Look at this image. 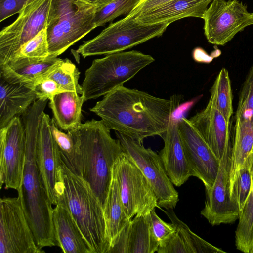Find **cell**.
<instances>
[{"label":"cell","mask_w":253,"mask_h":253,"mask_svg":"<svg viewBox=\"0 0 253 253\" xmlns=\"http://www.w3.org/2000/svg\"><path fill=\"white\" fill-rule=\"evenodd\" d=\"M103 96L90 111L110 130L142 143L149 137H163L179 104L124 85Z\"/></svg>","instance_id":"obj_1"},{"label":"cell","mask_w":253,"mask_h":253,"mask_svg":"<svg viewBox=\"0 0 253 253\" xmlns=\"http://www.w3.org/2000/svg\"><path fill=\"white\" fill-rule=\"evenodd\" d=\"M47 100L38 99L22 114L26 156L22 184L17 191L38 247L58 246L53 222L52 204L38 167L36 151L40 115Z\"/></svg>","instance_id":"obj_2"},{"label":"cell","mask_w":253,"mask_h":253,"mask_svg":"<svg viewBox=\"0 0 253 253\" xmlns=\"http://www.w3.org/2000/svg\"><path fill=\"white\" fill-rule=\"evenodd\" d=\"M110 130L101 120L92 119L67 131L80 155L82 177L89 183L103 208L114 165L123 152L119 140L111 136Z\"/></svg>","instance_id":"obj_3"},{"label":"cell","mask_w":253,"mask_h":253,"mask_svg":"<svg viewBox=\"0 0 253 253\" xmlns=\"http://www.w3.org/2000/svg\"><path fill=\"white\" fill-rule=\"evenodd\" d=\"M58 201L64 202L88 245L91 253H109V240L103 207L89 183L61 162Z\"/></svg>","instance_id":"obj_4"},{"label":"cell","mask_w":253,"mask_h":253,"mask_svg":"<svg viewBox=\"0 0 253 253\" xmlns=\"http://www.w3.org/2000/svg\"><path fill=\"white\" fill-rule=\"evenodd\" d=\"M97 9L85 0H51L46 27L49 56L57 57L96 28Z\"/></svg>","instance_id":"obj_5"},{"label":"cell","mask_w":253,"mask_h":253,"mask_svg":"<svg viewBox=\"0 0 253 253\" xmlns=\"http://www.w3.org/2000/svg\"><path fill=\"white\" fill-rule=\"evenodd\" d=\"M154 61L152 56L136 50L112 53L94 59L86 70L81 85L84 101L104 96L124 85Z\"/></svg>","instance_id":"obj_6"},{"label":"cell","mask_w":253,"mask_h":253,"mask_svg":"<svg viewBox=\"0 0 253 253\" xmlns=\"http://www.w3.org/2000/svg\"><path fill=\"white\" fill-rule=\"evenodd\" d=\"M169 24L142 23L126 15L110 24L76 50L84 58L123 51L163 35Z\"/></svg>","instance_id":"obj_7"},{"label":"cell","mask_w":253,"mask_h":253,"mask_svg":"<svg viewBox=\"0 0 253 253\" xmlns=\"http://www.w3.org/2000/svg\"><path fill=\"white\" fill-rule=\"evenodd\" d=\"M113 169L118 183L123 206L128 218L145 215L160 208L155 194L140 169L123 151Z\"/></svg>","instance_id":"obj_8"},{"label":"cell","mask_w":253,"mask_h":253,"mask_svg":"<svg viewBox=\"0 0 253 253\" xmlns=\"http://www.w3.org/2000/svg\"><path fill=\"white\" fill-rule=\"evenodd\" d=\"M123 151L140 169L155 194L160 208H174L179 201L178 193L168 177L159 154L143 143L115 132Z\"/></svg>","instance_id":"obj_9"},{"label":"cell","mask_w":253,"mask_h":253,"mask_svg":"<svg viewBox=\"0 0 253 253\" xmlns=\"http://www.w3.org/2000/svg\"><path fill=\"white\" fill-rule=\"evenodd\" d=\"M51 0H29L17 19L0 32V65L11 60L19 49L46 28Z\"/></svg>","instance_id":"obj_10"},{"label":"cell","mask_w":253,"mask_h":253,"mask_svg":"<svg viewBox=\"0 0 253 253\" xmlns=\"http://www.w3.org/2000/svg\"><path fill=\"white\" fill-rule=\"evenodd\" d=\"M36 242L20 196L0 200V253H42Z\"/></svg>","instance_id":"obj_11"},{"label":"cell","mask_w":253,"mask_h":253,"mask_svg":"<svg viewBox=\"0 0 253 253\" xmlns=\"http://www.w3.org/2000/svg\"><path fill=\"white\" fill-rule=\"evenodd\" d=\"M205 36L211 44L224 45L252 24V13L238 0H213L203 19Z\"/></svg>","instance_id":"obj_12"},{"label":"cell","mask_w":253,"mask_h":253,"mask_svg":"<svg viewBox=\"0 0 253 253\" xmlns=\"http://www.w3.org/2000/svg\"><path fill=\"white\" fill-rule=\"evenodd\" d=\"M26 156L22 120L14 117L0 129V187L18 191L21 186Z\"/></svg>","instance_id":"obj_13"},{"label":"cell","mask_w":253,"mask_h":253,"mask_svg":"<svg viewBox=\"0 0 253 253\" xmlns=\"http://www.w3.org/2000/svg\"><path fill=\"white\" fill-rule=\"evenodd\" d=\"M231 154L232 149L224 153L212 186L205 188L206 201L201 214L212 226L233 223L240 217L239 208L230 195Z\"/></svg>","instance_id":"obj_14"},{"label":"cell","mask_w":253,"mask_h":253,"mask_svg":"<svg viewBox=\"0 0 253 253\" xmlns=\"http://www.w3.org/2000/svg\"><path fill=\"white\" fill-rule=\"evenodd\" d=\"M178 130L183 146L194 176L200 179L205 188L212 186L219 168L215 155L189 119H178Z\"/></svg>","instance_id":"obj_15"},{"label":"cell","mask_w":253,"mask_h":253,"mask_svg":"<svg viewBox=\"0 0 253 253\" xmlns=\"http://www.w3.org/2000/svg\"><path fill=\"white\" fill-rule=\"evenodd\" d=\"M49 116L43 111L39 121L37 135L36 161L48 198L52 205L58 202L57 189L61 160L51 129Z\"/></svg>","instance_id":"obj_16"},{"label":"cell","mask_w":253,"mask_h":253,"mask_svg":"<svg viewBox=\"0 0 253 253\" xmlns=\"http://www.w3.org/2000/svg\"><path fill=\"white\" fill-rule=\"evenodd\" d=\"M206 107L191 117L189 121L215 155L220 160L224 153L232 148L230 122L218 110L214 92Z\"/></svg>","instance_id":"obj_17"},{"label":"cell","mask_w":253,"mask_h":253,"mask_svg":"<svg viewBox=\"0 0 253 253\" xmlns=\"http://www.w3.org/2000/svg\"><path fill=\"white\" fill-rule=\"evenodd\" d=\"M178 122V119L172 118L162 138L164 146L159 153L168 177L177 187L194 176L181 141Z\"/></svg>","instance_id":"obj_18"},{"label":"cell","mask_w":253,"mask_h":253,"mask_svg":"<svg viewBox=\"0 0 253 253\" xmlns=\"http://www.w3.org/2000/svg\"><path fill=\"white\" fill-rule=\"evenodd\" d=\"M38 99L33 85L10 83L0 77V129L7 126L14 117L25 113Z\"/></svg>","instance_id":"obj_19"},{"label":"cell","mask_w":253,"mask_h":253,"mask_svg":"<svg viewBox=\"0 0 253 253\" xmlns=\"http://www.w3.org/2000/svg\"><path fill=\"white\" fill-rule=\"evenodd\" d=\"M55 206L53 222L58 246L64 253H91L66 204L58 200Z\"/></svg>","instance_id":"obj_20"},{"label":"cell","mask_w":253,"mask_h":253,"mask_svg":"<svg viewBox=\"0 0 253 253\" xmlns=\"http://www.w3.org/2000/svg\"><path fill=\"white\" fill-rule=\"evenodd\" d=\"M213 0H174L133 18L144 24L167 23L169 25L186 17L203 19L208 5Z\"/></svg>","instance_id":"obj_21"},{"label":"cell","mask_w":253,"mask_h":253,"mask_svg":"<svg viewBox=\"0 0 253 253\" xmlns=\"http://www.w3.org/2000/svg\"><path fill=\"white\" fill-rule=\"evenodd\" d=\"M59 59L49 56L44 59H13L0 65V77L10 83L26 84L34 87Z\"/></svg>","instance_id":"obj_22"},{"label":"cell","mask_w":253,"mask_h":253,"mask_svg":"<svg viewBox=\"0 0 253 253\" xmlns=\"http://www.w3.org/2000/svg\"><path fill=\"white\" fill-rule=\"evenodd\" d=\"M49 100L53 119L61 129L68 131L82 123V108L84 102L82 95L65 91L54 95Z\"/></svg>","instance_id":"obj_23"},{"label":"cell","mask_w":253,"mask_h":253,"mask_svg":"<svg viewBox=\"0 0 253 253\" xmlns=\"http://www.w3.org/2000/svg\"><path fill=\"white\" fill-rule=\"evenodd\" d=\"M103 211L108 237L111 248L120 233L130 220L123 206L118 183L113 168L112 180Z\"/></svg>","instance_id":"obj_24"},{"label":"cell","mask_w":253,"mask_h":253,"mask_svg":"<svg viewBox=\"0 0 253 253\" xmlns=\"http://www.w3.org/2000/svg\"><path fill=\"white\" fill-rule=\"evenodd\" d=\"M229 174L230 188L253 149V121L235 120Z\"/></svg>","instance_id":"obj_25"},{"label":"cell","mask_w":253,"mask_h":253,"mask_svg":"<svg viewBox=\"0 0 253 253\" xmlns=\"http://www.w3.org/2000/svg\"><path fill=\"white\" fill-rule=\"evenodd\" d=\"M158 247L149 214L136 215L129 220L127 253H154Z\"/></svg>","instance_id":"obj_26"},{"label":"cell","mask_w":253,"mask_h":253,"mask_svg":"<svg viewBox=\"0 0 253 253\" xmlns=\"http://www.w3.org/2000/svg\"><path fill=\"white\" fill-rule=\"evenodd\" d=\"M250 158L252 176V188L240 212L235 231L236 248L245 253H250L253 244V149L250 155Z\"/></svg>","instance_id":"obj_27"},{"label":"cell","mask_w":253,"mask_h":253,"mask_svg":"<svg viewBox=\"0 0 253 253\" xmlns=\"http://www.w3.org/2000/svg\"><path fill=\"white\" fill-rule=\"evenodd\" d=\"M80 73L76 65L68 59H59L46 73L43 79L54 81L63 91H74L82 94V85L79 84Z\"/></svg>","instance_id":"obj_28"},{"label":"cell","mask_w":253,"mask_h":253,"mask_svg":"<svg viewBox=\"0 0 253 253\" xmlns=\"http://www.w3.org/2000/svg\"><path fill=\"white\" fill-rule=\"evenodd\" d=\"M51 129L61 162L72 172L82 176L81 157L72 136L68 132L65 133L61 131L53 118Z\"/></svg>","instance_id":"obj_29"},{"label":"cell","mask_w":253,"mask_h":253,"mask_svg":"<svg viewBox=\"0 0 253 253\" xmlns=\"http://www.w3.org/2000/svg\"><path fill=\"white\" fill-rule=\"evenodd\" d=\"M164 212L181 236L189 253H225L193 233L185 223L177 217L172 209L166 210Z\"/></svg>","instance_id":"obj_30"},{"label":"cell","mask_w":253,"mask_h":253,"mask_svg":"<svg viewBox=\"0 0 253 253\" xmlns=\"http://www.w3.org/2000/svg\"><path fill=\"white\" fill-rule=\"evenodd\" d=\"M211 90L214 93L216 107L228 122L233 113L230 80L227 70L222 68Z\"/></svg>","instance_id":"obj_31"},{"label":"cell","mask_w":253,"mask_h":253,"mask_svg":"<svg viewBox=\"0 0 253 253\" xmlns=\"http://www.w3.org/2000/svg\"><path fill=\"white\" fill-rule=\"evenodd\" d=\"M252 176L250 156L238 171L230 189L231 198L238 205L240 212L251 191Z\"/></svg>","instance_id":"obj_32"},{"label":"cell","mask_w":253,"mask_h":253,"mask_svg":"<svg viewBox=\"0 0 253 253\" xmlns=\"http://www.w3.org/2000/svg\"><path fill=\"white\" fill-rule=\"evenodd\" d=\"M140 0H114L104 6L97 9L94 22L96 27L104 25L124 14H128Z\"/></svg>","instance_id":"obj_33"},{"label":"cell","mask_w":253,"mask_h":253,"mask_svg":"<svg viewBox=\"0 0 253 253\" xmlns=\"http://www.w3.org/2000/svg\"><path fill=\"white\" fill-rule=\"evenodd\" d=\"M48 57V43L45 28L24 44L11 60L22 58L44 59Z\"/></svg>","instance_id":"obj_34"},{"label":"cell","mask_w":253,"mask_h":253,"mask_svg":"<svg viewBox=\"0 0 253 253\" xmlns=\"http://www.w3.org/2000/svg\"><path fill=\"white\" fill-rule=\"evenodd\" d=\"M253 121V65L250 68L239 94L235 120Z\"/></svg>","instance_id":"obj_35"},{"label":"cell","mask_w":253,"mask_h":253,"mask_svg":"<svg viewBox=\"0 0 253 253\" xmlns=\"http://www.w3.org/2000/svg\"><path fill=\"white\" fill-rule=\"evenodd\" d=\"M152 231L159 244L158 248L167 246L176 232V228L172 224L163 221L156 214L155 209L149 213Z\"/></svg>","instance_id":"obj_36"},{"label":"cell","mask_w":253,"mask_h":253,"mask_svg":"<svg viewBox=\"0 0 253 253\" xmlns=\"http://www.w3.org/2000/svg\"><path fill=\"white\" fill-rule=\"evenodd\" d=\"M34 89L39 99L44 100H48L54 95L65 92L54 81L49 78L43 79L40 81L35 85Z\"/></svg>","instance_id":"obj_37"},{"label":"cell","mask_w":253,"mask_h":253,"mask_svg":"<svg viewBox=\"0 0 253 253\" xmlns=\"http://www.w3.org/2000/svg\"><path fill=\"white\" fill-rule=\"evenodd\" d=\"M29 0H0V22L19 13Z\"/></svg>","instance_id":"obj_38"},{"label":"cell","mask_w":253,"mask_h":253,"mask_svg":"<svg viewBox=\"0 0 253 253\" xmlns=\"http://www.w3.org/2000/svg\"><path fill=\"white\" fill-rule=\"evenodd\" d=\"M174 0H140L133 9L126 15L135 17L157 9Z\"/></svg>","instance_id":"obj_39"},{"label":"cell","mask_w":253,"mask_h":253,"mask_svg":"<svg viewBox=\"0 0 253 253\" xmlns=\"http://www.w3.org/2000/svg\"><path fill=\"white\" fill-rule=\"evenodd\" d=\"M156 252L158 253H189L181 236L177 230L167 246L164 248L158 249Z\"/></svg>","instance_id":"obj_40"},{"label":"cell","mask_w":253,"mask_h":253,"mask_svg":"<svg viewBox=\"0 0 253 253\" xmlns=\"http://www.w3.org/2000/svg\"><path fill=\"white\" fill-rule=\"evenodd\" d=\"M98 9L102 8L114 0H85Z\"/></svg>","instance_id":"obj_41"},{"label":"cell","mask_w":253,"mask_h":253,"mask_svg":"<svg viewBox=\"0 0 253 253\" xmlns=\"http://www.w3.org/2000/svg\"><path fill=\"white\" fill-rule=\"evenodd\" d=\"M250 253H253V244L252 245L251 249L250 250Z\"/></svg>","instance_id":"obj_42"},{"label":"cell","mask_w":253,"mask_h":253,"mask_svg":"<svg viewBox=\"0 0 253 253\" xmlns=\"http://www.w3.org/2000/svg\"><path fill=\"white\" fill-rule=\"evenodd\" d=\"M252 24L253 25V12L252 13Z\"/></svg>","instance_id":"obj_43"}]
</instances>
